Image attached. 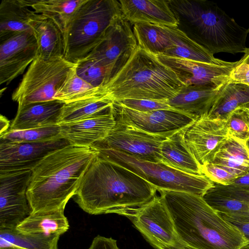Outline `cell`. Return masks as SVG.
I'll return each mask as SVG.
<instances>
[{"mask_svg":"<svg viewBox=\"0 0 249 249\" xmlns=\"http://www.w3.org/2000/svg\"><path fill=\"white\" fill-rule=\"evenodd\" d=\"M157 191L136 174L98 155L85 173L74 199L90 214L115 213L126 216L151 200Z\"/></svg>","mask_w":249,"mask_h":249,"instance_id":"obj_1","label":"cell"},{"mask_svg":"<svg viewBox=\"0 0 249 249\" xmlns=\"http://www.w3.org/2000/svg\"><path fill=\"white\" fill-rule=\"evenodd\" d=\"M98 154L93 147L70 144L43 159L32 170L26 192L31 213L64 211Z\"/></svg>","mask_w":249,"mask_h":249,"instance_id":"obj_2","label":"cell"},{"mask_svg":"<svg viewBox=\"0 0 249 249\" xmlns=\"http://www.w3.org/2000/svg\"><path fill=\"white\" fill-rule=\"evenodd\" d=\"M158 192L179 236L193 249H241L248 244L241 231L202 196L174 190Z\"/></svg>","mask_w":249,"mask_h":249,"instance_id":"obj_3","label":"cell"},{"mask_svg":"<svg viewBox=\"0 0 249 249\" xmlns=\"http://www.w3.org/2000/svg\"><path fill=\"white\" fill-rule=\"evenodd\" d=\"M185 85L156 55L138 45L103 88L114 103L124 99L166 101Z\"/></svg>","mask_w":249,"mask_h":249,"instance_id":"obj_4","label":"cell"},{"mask_svg":"<svg viewBox=\"0 0 249 249\" xmlns=\"http://www.w3.org/2000/svg\"><path fill=\"white\" fill-rule=\"evenodd\" d=\"M169 4L190 28L193 40L210 53H245L248 29L207 0H172Z\"/></svg>","mask_w":249,"mask_h":249,"instance_id":"obj_5","label":"cell"},{"mask_svg":"<svg viewBox=\"0 0 249 249\" xmlns=\"http://www.w3.org/2000/svg\"><path fill=\"white\" fill-rule=\"evenodd\" d=\"M122 16L119 1L86 0L67 28L64 58L75 64L87 57L108 28Z\"/></svg>","mask_w":249,"mask_h":249,"instance_id":"obj_6","label":"cell"},{"mask_svg":"<svg viewBox=\"0 0 249 249\" xmlns=\"http://www.w3.org/2000/svg\"><path fill=\"white\" fill-rule=\"evenodd\" d=\"M97 150L99 156L136 174L151 184L158 191L174 190L202 196L214 185V182L204 175L188 174L163 162L147 161L114 150Z\"/></svg>","mask_w":249,"mask_h":249,"instance_id":"obj_7","label":"cell"},{"mask_svg":"<svg viewBox=\"0 0 249 249\" xmlns=\"http://www.w3.org/2000/svg\"><path fill=\"white\" fill-rule=\"evenodd\" d=\"M75 64L63 57L36 56L13 93L18 107L54 100V97Z\"/></svg>","mask_w":249,"mask_h":249,"instance_id":"obj_8","label":"cell"},{"mask_svg":"<svg viewBox=\"0 0 249 249\" xmlns=\"http://www.w3.org/2000/svg\"><path fill=\"white\" fill-rule=\"evenodd\" d=\"M125 216L156 249H193L179 236L160 196L156 195Z\"/></svg>","mask_w":249,"mask_h":249,"instance_id":"obj_9","label":"cell"},{"mask_svg":"<svg viewBox=\"0 0 249 249\" xmlns=\"http://www.w3.org/2000/svg\"><path fill=\"white\" fill-rule=\"evenodd\" d=\"M115 115L116 124L114 128L104 140L91 147L116 150L147 161L162 162L160 148L166 137L147 133Z\"/></svg>","mask_w":249,"mask_h":249,"instance_id":"obj_10","label":"cell"},{"mask_svg":"<svg viewBox=\"0 0 249 249\" xmlns=\"http://www.w3.org/2000/svg\"><path fill=\"white\" fill-rule=\"evenodd\" d=\"M31 170L0 174V229H15L31 213L26 192Z\"/></svg>","mask_w":249,"mask_h":249,"instance_id":"obj_11","label":"cell"},{"mask_svg":"<svg viewBox=\"0 0 249 249\" xmlns=\"http://www.w3.org/2000/svg\"><path fill=\"white\" fill-rule=\"evenodd\" d=\"M137 46L133 28L122 15L108 28L101 41L87 57L97 60L114 76Z\"/></svg>","mask_w":249,"mask_h":249,"instance_id":"obj_12","label":"cell"},{"mask_svg":"<svg viewBox=\"0 0 249 249\" xmlns=\"http://www.w3.org/2000/svg\"><path fill=\"white\" fill-rule=\"evenodd\" d=\"M201 168L203 175L214 183L224 185L232 183L249 171L247 142L230 136Z\"/></svg>","mask_w":249,"mask_h":249,"instance_id":"obj_13","label":"cell"},{"mask_svg":"<svg viewBox=\"0 0 249 249\" xmlns=\"http://www.w3.org/2000/svg\"><path fill=\"white\" fill-rule=\"evenodd\" d=\"M229 137L227 120L212 118L207 114L196 118L183 134L186 146L201 166L210 161Z\"/></svg>","mask_w":249,"mask_h":249,"instance_id":"obj_14","label":"cell"},{"mask_svg":"<svg viewBox=\"0 0 249 249\" xmlns=\"http://www.w3.org/2000/svg\"><path fill=\"white\" fill-rule=\"evenodd\" d=\"M70 144L62 137L39 142L0 140V174L32 170L48 155Z\"/></svg>","mask_w":249,"mask_h":249,"instance_id":"obj_15","label":"cell"},{"mask_svg":"<svg viewBox=\"0 0 249 249\" xmlns=\"http://www.w3.org/2000/svg\"><path fill=\"white\" fill-rule=\"evenodd\" d=\"M0 42V84L8 85L34 60L37 45L32 29L18 32Z\"/></svg>","mask_w":249,"mask_h":249,"instance_id":"obj_16","label":"cell"},{"mask_svg":"<svg viewBox=\"0 0 249 249\" xmlns=\"http://www.w3.org/2000/svg\"><path fill=\"white\" fill-rule=\"evenodd\" d=\"M115 113L135 127L150 134L167 137L191 125L196 118L176 110L142 112L114 103Z\"/></svg>","mask_w":249,"mask_h":249,"instance_id":"obj_17","label":"cell"},{"mask_svg":"<svg viewBox=\"0 0 249 249\" xmlns=\"http://www.w3.org/2000/svg\"><path fill=\"white\" fill-rule=\"evenodd\" d=\"M156 56L175 72L185 86L200 85L220 88L229 81L230 72L237 65V61L216 65L164 55Z\"/></svg>","mask_w":249,"mask_h":249,"instance_id":"obj_18","label":"cell"},{"mask_svg":"<svg viewBox=\"0 0 249 249\" xmlns=\"http://www.w3.org/2000/svg\"><path fill=\"white\" fill-rule=\"evenodd\" d=\"M116 120L114 104L91 117L60 124V134L71 145L92 146L104 140L114 128Z\"/></svg>","mask_w":249,"mask_h":249,"instance_id":"obj_19","label":"cell"},{"mask_svg":"<svg viewBox=\"0 0 249 249\" xmlns=\"http://www.w3.org/2000/svg\"><path fill=\"white\" fill-rule=\"evenodd\" d=\"M202 197L221 215L249 223V188L214 183Z\"/></svg>","mask_w":249,"mask_h":249,"instance_id":"obj_20","label":"cell"},{"mask_svg":"<svg viewBox=\"0 0 249 249\" xmlns=\"http://www.w3.org/2000/svg\"><path fill=\"white\" fill-rule=\"evenodd\" d=\"M119 2L124 18L130 24L145 23L178 27L179 24L168 0H121Z\"/></svg>","mask_w":249,"mask_h":249,"instance_id":"obj_21","label":"cell"},{"mask_svg":"<svg viewBox=\"0 0 249 249\" xmlns=\"http://www.w3.org/2000/svg\"><path fill=\"white\" fill-rule=\"evenodd\" d=\"M223 86H184L176 95L165 102L175 109L197 118L209 112Z\"/></svg>","mask_w":249,"mask_h":249,"instance_id":"obj_22","label":"cell"},{"mask_svg":"<svg viewBox=\"0 0 249 249\" xmlns=\"http://www.w3.org/2000/svg\"><path fill=\"white\" fill-rule=\"evenodd\" d=\"M64 104L60 101L54 100L18 107L9 130H20L58 125Z\"/></svg>","mask_w":249,"mask_h":249,"instance_id":"obj_23","label":"cell"},{"mask_svg":"<svg viewBox=\"0 0 249 249\" xmlns=\"http://www.w3.org/2000/svg\"><path fill=\"white\" fill-rule=\"evenodd\" d=\"M29 26L37 42L36 56L64 57V36L59 27L52 20L36 13L29 22Z\"/></svg>","mask_w":249,"mask_h":249,"instance_id":"obj_24","label":"cell"},{"mask_svg":"<svg viewBox=\"0 0 249 249\" xmlns=\"http://www.w3.org/2000/svg\"><path fill=\"white\" fill-rule=\"evenodd\" d=\"M185 128L163 140L160 148L162 162L188 174L203 175L201 165L184 142L183 134Z\"/></svg>","mask_w":249,"mask_h":249,"instance_id":"obj_25","label":"cell"},{"mask_svg":"<svg viewBox=\"0 0 249 249\" xmlns=\"http://www.w3.org/2000/svg\"><path fill=\"white\" fill-rule=\"evenodd\" d=\"M165 26L170 45L162 55L216 65L228 63L215 58L178 27Z\"/></svg>","mask_w":249,"mask_h":249,"instance_id":"obj_26","label":"cell"},{"mask_svg":"<svg viewBox=\"0 0 249 249\" xmlns=\"http://www.w3.org/2000/svg\"><path fill=\"white\" fill-rule=\"evenodd\" d=\"M36 13L52 20L62 32L65 42L67 28L74 15L86 0H22Z\"/></svg>","mask_w":249,"mask_h":249,"instance_id":"obj_27","label":"cell"},{"mask_svg":"<svg viewBox=\"0 0 249 249\" xmlns=\"http://www.w3.org/2000/svg\"><path fill=\"white\" fill-rule=\"evenodd\" d=\"M35 14L22 0H2L0 4V40L32 29L29 22Z\"/></svg>","mask_w":249,"mask_h":249,"instance_id":"obj_28","label":"cell"},{"mask_svg":"<svg viewBox=\"0 0 249 249\" xmlns=\"http://www.w3.org/2000/svg\"><path fill=\"white\" fill-rule=\"evenodd\" d=\"M249 107V86L229 81L221 88L207 113L212 118L227 120L238 108Z\"/></svg>","mask_w":249,"mask_h":249,"instance_id":"obj_29","label":"cell"},{"mask_svg":"<svg viewBox=\"0 0 249 249\" xmlns=\"http://www.w3.org/2000/svg\"><path fill=\"white\" fill-rule=\"evenodd\" d=\"M69 228L64 211L58 210L31 213L16 229L26 234L61 235Z\"/></svg>","mask_w":249,"mask_h":249,"instance_id":"obj_30","label":"cell"},{"mask_svg":"<svg viewBox=\"0 0 249 249\" xmlns=\"http://www.w3.org/2000/svg\"><path fill=\"white\" fill-rule=\"evenodd\" d=\"M114 104L107 96H97L65 104L58 124L80 121L97 115Z\"/></svg>","mask_w":249,"mask_h":249,"instance_id":"obj_31","label":"cell"},{"mask_svg":"<svg viewBox=\"0 0 249 249\" xmlns=\"http://www.w3.org/2000/svg\"><path fill=\"white\" fill-rule=\"evenodd\" d=\"M60 235L26 234L16 228L0 229V248L17 247L24 249H58Z\"/></svg>","mask_w":249,"mask_h":249,"instance_id":"obj_32","label":"cell"},{"mask_svg":"<svg viewBox=\"0 0 249 249\" xmlns=\"http://www.w3.org/2000/svg\"><path fill=\"white\" fill-rule=\"evenodd\" d=\"M132 28L138 45L150 53L162 55L170 45L165 26L138 23Z\"/></svg>","mask_w":249,"mask_h":249,"instance_id":"obj_33","label":"cell"},{"mask_svg":"<svg viewBox=\"0 0 249 249\" xmlns=\"http://www.w3.org/2000/svg\"><path fill=\"white\" fill-rule=\"evenodd\" d=\"M102 96H107L104 89L95 88L80 78L76 73L74 66L58 90L54 100L67 104Z\"/></svg>","mask_w":249,"mask_h":249,"instance_id":"obj_34","label":"cell"},{"mask_svg":"<svg viewBox=\"0 0 249 249\" xmlns=\"http://www.w3.org/2000/svg\"><path fill=\"white\" fill-rule=\"evenodd\" d=\"M75 70L80 78L97 88H103L113 76L110 70L88 57L76 63Z\"/></svg>","mask_w":249,"mask_h":249,"instance_id":"obj_35","label":"cell"},{"mask_svg":"<svg viewBox=\"0 0 249 249\" xmlns=\"http://www.w3.org/2000/svg\"><path fill=\"white\" fill-rule=\"evenodd\" d=\"M59 137L60 127L55 125L25 130H8L0 135V140L12 142H39L50 141Z\"/></svg>","mask_w":249,"mask_h":249,"instance_id":"obj_36","label":"cell"},{"mask_svg":"<svg viewBox=\"0 0 249 249\" xmlns=\"http://www.w3.org/2000/svg\"><path fill=\"white\" fill-rule=\"evenodd\" d=\"M227 126L230 136L247 142L249 141V120L243 108H237L229 115Z\"/></svg>","mask_w":249,"mask_h":249,"instance_id":"obj_37","label":"cell"},{"mask_svg":"<svg viewBox=\"0 0 249 249\" xmlns=\"http://www.w3.org/2000/svg\"><path fill=\"white\" fill-rule=\"evenodd\" d=\"M114 103L120 106L142 112L158 110H176L166 104L165 101L124 99Z\"/></svg>","mask_w":249,"mask_h":249,"instance_id":"obj_38","label":"cell"},{"mask_svg":"<svg viewBox=\"0 0 249 249\" xmlns=\"http://www.w3.org/2000/svg\"><path fill=\"white\" fill-rule=\"evenodd\" d=\"M229 81L249 86V64L244 63L235 66L230 72Z\"/></svg>","mask_w":249,"mask_h":249,"instance_id":"obj_39","label":"cell"},{"mask_svg":"<svg viewBox=\"0 0 249 249\" xmlns=\"http://www.w3.org/2000/svg\"><path fill=\"white\" fill-rule=\"evenodd\" d=\"M221 216L237 227L248 240V244L241 249H249V223L238 222L223 216Z\"/></svg>","mask_w":249,"mask_h":249,"instance_id":"obj_40","label":"cell"},{"mask_svg":"<svg viewBox=\"0 0 249 249\" xmlns=\"http://www.w3.org/2000/svg\"><path fill=\"white\" fill-rule=\"evenodd\" d=\"M231 184L239 187L249 188V171L243 176L236 179Z\"/></svg>","mask_w":249,"mask_h":249,"instance_id":"obj_41","label":"cell"},{"mask_svg":"<svg viewBox=\"0 0 249 249\" xmlns=\"http://www.w3.org/2000/svg\"><path fill=\"white\" fill-rule=\"evenodd\" d=\"M0 135H1L8 131V128L10 125L9 121L2 115L0 117Z\"/></svg>","mask_w":249,"mask_h":249,"instance_id":"obj_42","label":"cell"},{"mask_svg":"<svg viewBox=\"0 0 249 249\" xmlns=\"http://www.w3.org/2000/svg\"><path fill=\"white\" fill-rule=\"evenodd\" d=\"M249 64V48H248L245 53H244L243 57L237 61V65L241 64Z\"/></svg>","mask_w":249,"mask_h":249,"instance_id":"obj_43","label":"cell"},{"mask_svg":"<svg viewBox=\"0 0 249 249\" xmlns=\"http://www.w3.org/2000/svg\"><path fill=\"white\" fill-rule=\"evenodd\" d=\"M0 249H24L17 247H8L4 248H0Z\"/></svg>","mask_w":249,"mask_h":249,"instance_id":"obj_44","label":"cell"},{"mask_svg":"<svg viewBox=\"0 0 249 249\" xmlns=\"http://www.w3.org/2000/svg\"><path fill=\"white\" fill-rule=\"evenodd\" d=\"M243 108L246 112L248 117L249 120V108Z\"/></svg>","mask_w":249,"mask_h":249,"instance_id":"obj_45","label":"cell"},{"mask_svg":"<svg viewBox=\"0 0 249 249\" xmlns=\"http://www.w3.org/2000/svg\"><path fill=\"white\" fill-rule=\"evenodd\" d=\"M247 145H248V147H249V141H248V142H247Z\"/></svg>","mask_w":249,"mask_h":249,"instance_id":"obj_46","label":"cell"},{"mask_svg":"<svg viewBox=\"0 0 249 249\" xmlns=\"http://www.w3.org/2000/svg\"><path fill=\"white\" fill-rule=\"evenodd\" d=\"M248 32L249 33V28L248 29Z\"/></svg>","mask_w":249,"mask_h":249,"instance_id":"obj_47","label":"cell"}]
</instances>
